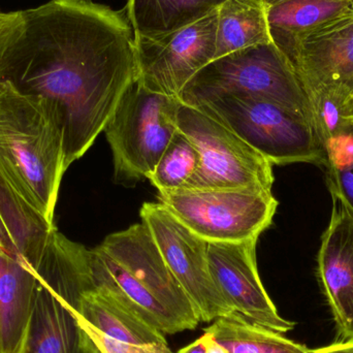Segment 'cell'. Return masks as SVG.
<instances>
[{"label": "cell", "mask_w": 353, "mask_h": 353, "mask_svg": "<svg viewBox=\"0 0 353 353\" xmlns=\"http://www.w3.org/2000/svg\"><path fill=\"white\" fill-rule=\"evenodd\" d=\"M0 81L51 108L68 169L137 81L134 31L123 10L93 0H50L12 12L0 32Z\"/></svg>", "instance_id": "cell-1"}, {"label": "cell", "mask_w": 353, "mask_h": 353, "mask_svg": "<svg viewBox=\"0 0 353 353\" xmlns=\"http://www.w3.org/2000/svg\"><path fill=\"white\" fill-rule=\"evenodd\" d=\"M94 251L99 277L151 327L174 335L201 323L146 224L109 234Z\"/></svg>", "instance_id": "cell-2"}, {"label": "cell", "mask_w": 353, "mask_h": 353, "mask_svg": "<svg viewBox=\"0 0 353 353\" xmlns=\"http://www.w3.org/2000/svg\"><path fill=\"white\" fill-rule=\"evenodd\" d=\"M66 170L63 134L51 108L0 81V173L52 223Z\"/></svg>", "instance_id": "cell-3"}, {"label": "cell", "mask_w": 353, "mask_h": 353, "mask_svg": "<svg viewBox=\"0 0 353 353\" xmlns=\"http://www.w3.org/2000/svg\"><path fill=\"white\" fill-rule=\"evenodd\" d=\"M219 97L267 99L300 114L313 124L310 101L296 68L274 43L214 59L187 83L179 99L194 107Z\"/></svg>", "instance_id": "cell-4"}, {"label": "cell", "mask_w": 353, "mask_h": 353, "mask_svg": "<svg viewBox=\"0 0 353 353\" xmlns=\"http://www.w3.org/2000/svg\"><path fill=\"white\" fill-rule=\"evenodd\" d=\"M194 107L234 132L273 165L325 163L313 124L283 105L254 97H219Z\"/></svg>", "instance_id": "cell-5"}, {"label": "cell", "mask_w": 353, "mask_h": 353, "mask_svg": "<svg viewBox=\"0 0 353 353\" xmlns=\"http://www.w3.org/2000/svg\"><path fill=\"white\" fill-rule=\"evenodd\" d=\"M178 97L148 90L134 82L122 95L105 125L116 178L149 179L178 130Z\"/></svg>", "instance_id": "cell-6"}, {"label": "cell", "mask_w": 353, "mask_h": 353, "mask_svg": "<svg viewBox=\"0 0 353 353\" xmlns=\"http://www.w3.org/2000/svg\"><path fill=\"white\" fill-rule=\"evenodd\" d=\"M159 199L207 242L259 240L278 207L272 190L253 187L159 191Z\"/></svg>", "instance_id": "cell-7"}, {"label": "cell", "mask_w": 353, "mask_h": 353, "mask_svg": "<svg viewBox=\"0 0 353 353\" xmlns=\"http://www.w3.org/2000/svg\"><path fill=\"white\" fill-rule=\"evenodd\" d=\"M178 128L192 142L199 154V167L185 189L253 187L272 190L273 165L205 112L182 103Z\"/></svg>", "instance_id": "cell-8"}, {"label": "cell", "mask_w": 353, "mask_h": 353, "mask_svg": "<svg viewBox=\"0 0 353 353\" xmlns=\"http://www.w3.org/2000/svg\"><path fill=\"white\" fill-rule=\"evenodd\" d=\"M140 215L201 323L236 312L210 273L207 241L191 232L161 203H145Z\"/></svg>", "instance_id": "cell-9"}, {"label": "cell", "mask_w": 353, "mask_h": 353, "mask_svg": "<svg viewBox=\"0 0 353 353\" xmlns=\"http://www.w3.org/2000/svg\"><path fill=\"white\" fill-rule=\"evenodd\" d=\"M216 29L217 10L169 34L134 35L137 82L179 99L187 83L215 59Z\"/></svg>", "instance_id": "cell-10"}, {"label": "cell", "mask_w": 353, "mask_h": 353, "mask_svg": "<svg viewBox=\"0 0 353 353\" xmlns=\"http://www.w3.org/2000/svg\"><path fill=\"white\" fill-rule=\"evenodd\" d=\"M256 243L208 242L210 273L236 312L284 335L294 329V323L279 314L263 288L257 270Z\"/></svg>", "instance_id": "cell-11"}, {"label": "cell", "mask_w": 353, "mask_h": 353, "mask_svg": "<svg viewBox=\"0 0 353 353\" xmlns=\"http://www.w3.org/2000/svg\"><path fill=\"white\" fill-rule=\"evenodd\" d=\"M290 61L308 97L332 92L347 99L353 90V14L303 39Z\"/></svg>", "instance_id": "cell-12"}, {"label": "cell", "mask_w": 353, "mask_h": 353, "mask_svg": "<svg viewBox=\"0 0 353 353\" xmlns=\"http://www.w3.org/2000/svg\"><path fill=\"white\" fill-rule=\"evenodd\" d=\"M317 263L340 341H353V214L336 201Z\"/></svg>", "instance_id": "cell-13"}, {"label": "cell", "mask_w": 353, "mask_h": 353, "mask_svg": "<svg viewBox=\"0 0 353 353\" xmlns=\"http://www.w3.org/2000/svg\"><path fill=\"white\" fill-rule=\"evenodd\" d=\"M23 353H101L74 309L37 278L34 309Z\"/></svg>", "instance_id": "cell-14"}, {"label": "cell", "mask_w": 353, "mask_h": 353, "mask_svg": "<svg viewBox=\"0 0 353 353\" xmlns=\"http://www.w3.org/2000/svg\"><path fill=\"white\" fill-rule=\"evenodd\" d=\"M37 288L34 269L0 250V353L24 352Z\"/></svg>", "instance_id": "cell-15"}, {"label": "cell", "mask_w": 353, "mask_h": 353, "mask_svg": "<svg viewBox=\"0 0 353 353\" xmlns=\"http://www.w3.org/2000/svg\"><path fill=\"white\" fill-rule=\"evenodd\" d=\"M56 230L0 173V250L24 259L35 271Z\"/></svg>", "instance_id": "cell-16"}, {"label": "cell", "mask_w": 353, "mask_h": 353, "mask_svg": "<svg viewBox=\"0 0 353 353\" xmlns=\"http://www.w3.org/2000/svg\"><path fill=\"white\" fill-rule=\"evenodd\" d=\"M92 263V256H91ZM95 283L83 294L78 311L83 321L108 337L132 345L168 343L165 335L151 327L112 290L93 269Z\"/></svg>", "instance_id": "cell-17"}, {"label": "cell", "mask_w": 353, "mask_h": 353, "mask_svg": "<svg viewBox=\"0 0 353 353\" xmlns=\"http://www.w3.org/2000/svg\"><path fill=\"white\" fill-rule=\"evenodd\" d=\"M272 41L292 57L299 43L327 25L353 14L352 0H265Z\"/></svg>", "instance_id": "cell-18"}, {"label": "cell", "mask_w": 353, "mask_h": 353, "mask_svg": "<svg viewBox=\"0 0 353 353\" xmlns=\"http://www.w3.org/2000/svg\"><path fill=\"white\" fill-rule=\"evenodd\" d=\"M225 0H128L124 14L134 35L157 37L199 22Z\"/></svg>", "instance_id": "cell-19"}, {"label": "cell", "mask_w": 353, "mask_h": 353, "mask_svg": "<svg viewBox=\"0 0 353 353\" xmlns=\"http://www.w3.org/2000/svg\"><path fill=\"white\" fill-rule=\"evenodd\" d=\"M269 43L265 0H225L217 8L215 59Z\"/></svg>", "instance_id": "cell-20"}, {"label": "cell", "mask_w": 353, "mask_h": 353, "mask_svg": "<svg viewBox=\"0 0 353 353\" xmlns=\"http://www.w3.org/2000/svg\"><path fill=\"white\" fill-rule=\"evenodd\" d=\"M205 332L228 353H311L303 344L249 321L238 312L215 319Z\"/></svg>", "instance_id": "cell-21"}, {"label": "cell", "mask_w": 353, "mask_h": 353, "mask_svg": "<svg viewBox=\"0 0 353 353\" xmlns=\"http://www.w3.org/2000/svg\"><path fill=\"white\" fill-rule=\"evenodd\" d=\"M199 163V151L178 128L149 180L159 191L184 188Z\"/></svg>", "instance_id": "cell-22"}, {"label": "cell", "mask_w": 353, "mask_h": 353, "mask_svg": "<svg viewBox=\"0 0 353 353\" xmlns=\"http://www.w3.org/2000/svg\"><path fill=\"white\" fill-rule=\"evenodd\" d=\"M327 180L334 201L353 214V124L323 147Z\"/></svg>", "instance_id": "cell-23"}, {"label": "cell", "mask_w": 353, "mask_h": 353, "mask_svg": "<svg viewBox=\"0 0 353 353\" xmlns=\"http://www.w3.org/2000/svg\"><path fill=\"white\" fill-rule=\"evenodd\" d=\"M313 116V125L321 146L339 136L350 124L343 118L345 97L332 92H319L309 97Z\"/></svg>", "instance_id": "cell-24"}, {"label": "cell", "mask_w": 353, "mask_h": 353, "mask_svg": "<svg viewBox=\"0 0 353 353\" xmlns=\"http://www.w3.org/2000/svg\"><path fill=\"white\" fill-rule=\"evenodd\" d=\"M74 314H76V312H74ZM76 316L83 329L90 336L91 339L94 342L101 353H141L142 345H132V344L124 343V342H120L118 340L113 339V338L108 337L107 335L101 333L99 330L91 327L86 321L80 319L78 315L76 314Z\"/></svg>", "instance_id": "cell-25"}, {"label": "cell", "mask_w": 353, "mask_h": 353, "mask_svg": "<svg viewBox=\"0 0 353 353\" xmlns=\"http://www.w3.org/2000/svg\"><path fill=\"white\" fill-rule=\"evenodd\" d=\"M311 353H353V341H337L325 347L311 350Z\"/></svg>", "instance_id": "cell-26"}, {"label": "cell", "mask_w": 353, "mask_h": 353, "mask_svg": "<svg viewBox=\"0 0 353 353\" xmlns=\"http://www.w3.org/2000/svg\"><path fill=\"white\" fill-rule=\"evenodd\" d=\"M178 353H207V347H205L203 336L199 337L196 341L179 350Z\"/></svg>", "instance_id": "cell-27"}, {"label": "cell", "mask_w": 353, "mask_h": 353, "mask_svg": "<svg viewBox=\"0 0 353 353\" xmlns=\"http://www.w3.org/2000/svg\"><path fill=\"white\" fill-rule=\"evenodd\" d=\"M203 340H205V347H207V353H228V350L220 345L218 342L214 340V338L208 333H203Z\"/></svg>", "instance_id": "cell-28"}, {"label": "cell", "mask_w": 353, "mask_h": 353, "mask_svg": "<svg viewBox=\"0 0 353 353\" xmlns=\"http://www.w3.org/2000/svg\"><path fill=\"white\" fill-rule=\"evenodd\" d=\"M141 353H175L172 352L168 343L150 344V345H142Z\"/></svg>", "instance_id": "cell-29"}, {"label": "cell", "mask_w": 353, "mask_h": 353, "mask_svg": "<svg viewBox=\"0 0 353 353\" xmlns=\"http://www.w3.org/2000/svg\"><path fill=\"white\" fill-rule=\"evenodd\" d=\"M343 118L348 124H353V90L343 103Z\"/></svg>", "instance_id": "cell-30"}, {"label": "cell", "mask_w": 353, "mask_h": 353, "mask_svg": "<svg viewBox=\"0 0 353 353\" xmlns=\"http://www.w3.org/2000/svg\"><path fill=\"white\" fill-rule=\"evenodd\" d=\"M10 19V12H2L0 10V32H1L2 29L6 26V23L8 22V20Z\"/></svg>", "instance_id": "cell-31"}, {"label": "cell", "mask_w": 353, "mask_h": 353, "mask_svg": "<svg viewBox=\"0 0 353 353\" xmlns=\"http://www.w3.org/2000/svg\"><path fill=\"white\" fill-rule=\"evenodd\" d=\"M352 3H353V0H352Z\"/></svg>", "instance_id": "cell-32"}, {"label": "cell", "mask_w": 353, "mask_h": 353, "mask_svg": "<svg viewBox=\"0 0 353 353\" xmlns=\"http://www.w3.org/2000/svg\"></svg>", "instance_id": "cell-33"}]
</instances>
